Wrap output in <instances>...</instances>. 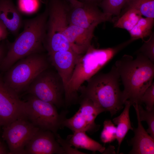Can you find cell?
Segmentation results:
<instances>
[{"label":"cell","mask_w":154,"mask_h":154,"mask_svg":"<svg viewBox=\"0 0 154 154\" xmlns=\"http://www.w3.org/2000/svg\"><path fill=\"white\" fill-rule=\"evenodd\" d=\"M135 59L124 55L115 64L123 86V102L129 101L131 105L141 104V98L152 84L154 76V64L147 58L137 53Z\"/></svg>","instance_id":"1"},{"label":"cell","mask_w":154,"mask_h":154,"mask_svg":"<svg viewBox=\"0 0 154 154\" xmlns=\"http://www.w3.org/2000/svg\"><path fill=\"white\" fill-rule=\"evenodd\" d=\"M48 10L31 19L23 21V30L12 42L7 41L8 49L0 64V69L6 71L20 59L45 50L44 42L46 33Z\"/></svg>","instance_id":"2"},{"label":"cell","mask_w":154,"mask_h":154,"mask_svg":"<svg viewBox=\"0 0 154 154\" xmlns=\"http://www.w3.org/2000/svg\"><path fill=\"white\" fill-rule=\"evenodd\" d=\"M133 42L130 39L116 46L97 49L91 45L80 57L64 92V102L68 106L75 103L82 85L97 73L119 51Z\"/></svg>","instance_id":"3"},{"label":"cell","mask_w":154,"mask_h":154,"mask_svg":"<svg viewBox=\"0 0 154 154\" xmlns=\"http://www.w3.org/2000/svg\"><path fill=\"white\" fill-rule=\"evenodd\" d=\"M119 79L114 65L108 72L96 74L88 80L86 86H81L79 89L80 97L90 99L103 112H108L112 116L124 104Z\"/></svg>","instance_id":"4"},{"label":"cell","mask_w":154,"mask_h":154,"mask_svg":"<svg viewBox=\"0 0 154 154\" xmlns=\"http://www.w3.org/2000/svg\"><path fill=\"white\" fill-rule=\"evenodd\" d=\"M48 60L42 52L27 56L18 61L6 71L3 78V81L19 94L27 91L35 78L49 67Z\"/></svg>","instance_id":"5"},{"label":"cell","mask_w":154,"mask_h":154,"mask_svg":"<svg viewBox=\"0 0 154 154\" xmlns=\"http://www.w3.org/2000/svg\"><path fill=\"white\" fill-rule=\"evenodd\" d=\"M25 102V114L28 119L39 129L48 130L55 135L64 127L67 112L59 114L54 104L42 100L29 94Z\"/></svg>","instance_id":"6"},{"label":"cell","mask_w":154,"mask_h":154,"mask_svg":"<svg viewBox=\"0 0 154 154\" xmlns=\"http://www.w3.org/2000/svg\"><path fill=\"white\" fill-rule=\"evenodd\" d=\"M49 67L40 73L30 84L28 93L59 108L64 104V88L57 72Z\"/></svg>","instance_id":"7"},{"label":"cell","mask_w":154,"mask_h":154,"mask_svg":"<svg viewBox=\"0 0 154 154\" xmlns=\"http://www.w3.org/2000/svg\"><path fill=\"white\" fill-rule=\"evenodd\" d=\"M3 127L2 137L7 143L10 154H25L26 145L39 129L26 116Z\"/></svg>","instance_id":"8"},{"label":"cell","mask_w":154,"mask_h":154,"mask_svg":"<svg viewBox=\"0 0 154 154\" xmlns=\"http://www.w3.org/2000/svg\"><path fill=\"white\" fill-rule=\"evenodd\" d=\"M79 103L78 110L72 117L65 119L63 127L69 129L73 133L84 131L92 134L100 128V125L96 124L95 120L103 112L88 98L80 97Z\"/></svg>","instance_id":"9"},{"label":"cell","mask_w":154,"mask_h":154,"mask_svg":"<svg viewBox=\"0 0 154 154\" xmlns=\"http://www.w3.org/2000/svg\"><path fill=\"white\" fill-rule=\"evenodd\" d=\"M97 4L83 3L80 6H70L68 13L69 23L83 28L94 30L99 24L113 21L112 16L101 11Z\"/></svg>","instance_id":"10"},{"label":"cell","mask_w":154,"mask_h":154,"mask_svg":"<svg viewBox=\"0 0 154 154\" xmlns=\"http://www.w3.org/2000/svg\"><path fill=\"white\" fill-rule=\"evenodd\" d=\"M8 87L0 75V124L4 126L26 116L25 102Z\"/></svg>","instance_id":"11"},{"label":"cell","mask_w":154,"mask_h":154,"mask_svg":"<svg viewBox=\"0 0 154 154\" xmlns=\"http://www.w3.org/2000/svg\"><path fill=\"white\" fill-rule=\"evenodd\" d=\"M65 154L55 135L39 129L26 145L25 154Z\"/></svg>","instance_id":"12"},{"label":"cell","mask_w":154,"mask_h":154,"mask_svg":"<svg viewBox=\"0 0 154 154\" xmlns=\"http://www.w3.org/2000/svg\"><path fill=\"white\" fill-rule=\"evenodd\" d=\"M82 55L72 50L59 51L48 55L50 63L61 78L64 92L72 76L76 63Z\"/></svg>","instance_id":"13"},{"label":"cell","mask_w":154,"mask_h":154,"mask_svg":"<svg viewBox=\"0 0 154 154\" xmlns=\"http://www.w3.org/2000/svg\"><path fill=\"white\" fill-rule=\"evenodd\" d=\"M135 109L138 121L137 128H134V136L128 144L132 147L129 153L131 154H154V139L145 129L140 121L137 108V104L133 105Z\"/></svg>","instance_id":"14"},{"label":"cell","mask_w":154,"mask_h":154,"mask_svg":"<svg viewBox=\"0 0 154 154\" xmlns=\"http://www.w3.org/2000/svg\"><path fill=\"white\" fill-rule=\"evenodd\" d=\"M0 21L13 35L23 25L22 14L12 0H0Z\"/></svg>","instance_id":"15"},{"label":"cell","mask_w":154,"mask_h":154,"mask_svg":"<svg viewBox=\"0 0 154 154\" xmlns=\"http://www.w3.org/2000/svg\"><path fill=\"white\" fill-rule=\"evenodd\" d=\"M84 131L73 133L68 135L65 139L75 148L87 149L95 153L98 151L103 153L106 149L105 147L97 141L89 137Z\"/></svg>","instance_id":"16"},{"label":"cell","mask_w":154,"mask_h":154,"mask_svg":"<svg viewBox=\"0 0 154 154\" xmlns=\"http://www.w3.org/2000/svg\"><path fill=\"white\" fill-rule=\"evenodd\" d=\"M124 104L125 107L123 112L119 116L112 120L113 123L117 125L116 139L118 144L117 153L119 152L121 143L129 130H133L131 125L129 116V110L131 104L129 101L127 100L125 102Z\"/></svg>","instance_id":"17"},{"label":"cell","mask_w":154,"mask_h":154,"mask_svg":"<svg viewBox=\"0 0 154 154\" xmlns=\"http://www.w3.org/2000/svg\"><path fill=\"white\" fill-rule=\"evenodd\" d=\"M124 13L118 17L113 18L114 27L125 29L128 32L136 24L142 16L135 8L128 6L123 9Z\"/></svg>","instance_id":"18"},{"label":"cell","mask_w":154,"mask_h":154,"mask_svg":"<svg viewBox=\"0 0 154 154\" xmlns=\"http://www.w3.org/2000/svg\"><path fill=\"white\" fill-rule=\"evenodd\" d=\"M154 24V18L142 17L133 28L128 32L131 38L135 40L144 39L149 37L152 34Z\"/></svg>","instance_id":"19"},{"label":"cell","mask_w":154,"mask_h":154,"mask_svg":"<svg viewBox=\"0 0 154 154\" xmlns=\"http://www.w3.org/2000/svg\"><path fill=\"white\" fill-rule=\"evenodd\" d=\"M131 0H102L98 5L103 12L112 16H119L121 11Z\"/></svg>","instance_id":"20"},{"label":"cell","mask_w":154,"mask_h":154,"mask_svg":"<svg viewBox=\"0 0 154 154\" xmlns=\"http://www.w3.org/2000/svg\"><path fill=\"white\" fill-rule=\"evenodd\" d=\"M127 6L137 10L142 16L154 18V0H131Z\"/></svg>","instance_id":"21"},{"label":"cell","mask_w":154,"mask_h":154,"mask_svg":"<svg viewBox=\"0 0 154 154\" xmlns=\"http://www.w3.org/2000/svg\"><path fill=\"white\" fill-rule=\"evenodd\" d=\"M40 4V0H18L17 7L21 14L31 15L38 11Z\"/></svg>","instance_id":"22"},{"label":"cell","mask_w":154,"mask_h":154,"mask_svg":"<svg viewBox=\"0 0 154 154\" xmlns=\"http://www.w3.org/2000/svg\"><path fill=\"white\" fill-rule=\"evenodd\" d=\"M103 125L100 136L101 140L105 144L114 141L116 139V127L110 120H105Z\"/></svg>","instance_id":"23"},{"label":"cell","mask_w":154,"mask_h":154,"mask_svg":"<svg viewBox=\"0 0 154 154\" xmlns=\"http://www.w3.org/2000/svg\"><path fill=\"white\" fill-rule=\"evenodd\" d=\"M137 108L140 121H146L148 125L146 131L154 139V110H145L141 104H138Z\"/></svg>","instance_id":"24"},{"label":"cell","mask_w":154,"mask_h":154,"mask_svg":"<svg viewBox=\"0 0 154 154\" xmlns=\"http://www.w3.org/2000/svg\"><path fill=\"white\" fill-rule=\"evenodd\" d=\"M137 53H141L147 58L153 62H154V33H152L148 39L144 41L141 47L138 50Z\"/></svg>","instance_id":"25"},{"label":"cell","mask_w":154,"mask_h":154,"mask_svg":"<svg viewBox=\"0 0 154 154\" xmlns=\"http://www.w3.org/2000/svg\"><path fill=\"white\" fill-rule=\"evenodd\" d=\"M141 103H144L146 110L149 111L154 110V83L146 90L141 99Z\"/></svg>","instance_id":"26"},{"label":"cell","mask_w":154,"mask_h":154,"mask_svg":"<svg viewBox=\"0 0 154 154\" xmlns=\"http://www.w3.org/2000/svg\"><path fill=\"white\" fill-rule=\"evenodd\" d=\"M56 137L57 141L64 149L65 154H86L84 153L79 151L76 148H73L72 147V146L65 139H62L58 134L56 135Z\"/></svg>","instance_id":"27"},{"label":"cell","mask_w":154,"mask_h":154,"mask_svg":"<svg viewBox=\"0 0 154 154\" xmlns=\"http://www.w3.org/2000/svg\"><path fill=\"white\" fill-rule=\"evenodd\" d=\"M8 40L6 39L0 42V64L5 56L8 49Z\"/></svg>","instance_id":"28"},{"label":"cell","mask_w":154,"mask_h":154,"mask_svg":"<svg viewBox=\"0 0 154 154\" xmlns=\"http://www.w3.org/2000/svg\"><path fill=\"white\" fill-rule=\"evenodd\" d=\"M8 35V30L0 21V42L6 39Z\"/></svg>","instance_id":"29"},{"label":"cell","mask_w":154,"mask_h":154,"mask_svg":"<svg viewBox=\"0 0 154 154\" xmlns=\"http://www.w3.org/2000/svg\"><path fill=\"white\" fill-rule=\"evenodd\" d=\"M9 154L8 150L4 143L0 140V154Z\"/></svg>","instance_id":"30"},{"label":"cell","mask_w":154,"mask_h":154,"mask_svg":"<svg viewBox=\"0 0 154 154\" xmlns=\"http://www.w3.org/2000/svg\"><path fill=\"white\" fill-rule=\"evenodd\" d=\"M66 1L69 3L70 6L73 7L80 6L83 4V3L78 0H66Z\"/></svg>","instance_id":"31"},{"label":"cell","mask_w":154,"mask_h":154,"mask_svg":"<svg viewBox=\"0 0 154 154\" xmlns=\"http://www.w3.org/2000/svg\"><path fill=\"white\" fill-rule=\"evenodd\" d=\"M83 3H91L97 4L98 5L102 0H78Z\"/></svg>","instance_id":"32"},{"label":"cell","mask_w":154,"mask_h":154,"mask_svg":"<svg viewBox=\"0 0 154 154\" xmlns=\"http://www.w3.org/2000/svg\"><path fill=\"white\" fill-rule=\"evenodd\" d=\"M1 124H0V127H1Z\"/></svg>","instance_id":"33"}]
</instances>
